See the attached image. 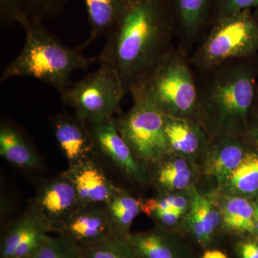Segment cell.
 Here are the masks:
<instances>
[{"instance_id":"1","label":"cell","mask_w":258,"mask_h":258,"mask_svg":"<svg viewBox=\"0 0 258 258\" xmlns=\"http://www.w3.org/2000/svg\"><path fill=\"white\" fill-rule=\"evenodd\" d=\"M172 22L166 0H132L106 35L98 55L119 76L125 93L144 82L172 48Z\"/></svg>"},{"instance_id":"2","label":"cell","mask_w":258,"mask_h":258,"mask_svg":"<svg viewBox=\"0 0 258 258\" xmlns=\"http://www.w3.org/2000/svg\"><path fill=\"white\" fill-rule=\"evenodd\" d=\"M246 59L200 71L197 79L198 115L220 131L243 123L257 98L255 74Z\"/></svg>"},{"instance_id":"3","label":"cell","mask_w":258,"mask_h":258,"mask_svg":"<svg viewBox=\"0 0 258 258\" xmlns=\"http://www.w3.org/2000/svg\"><path fill=\"white\" fill-rule=\"evenodd\" d=\"M20 25L25 31V46L5 68L1 82L13 77H32L62 93L69 87L73 73L86 69L92 62L79 49L64 46L41 20L26 17Z\"/></svg>"},{"instance_id":"4","label":"cell","mask_w":258,"mask_h":258,"mask_svg":"<svg viewBox=\"0 0 258 258\" xmlns=\"http://www.w3.org/2000/svg\"><path fill=\"white\" fill-rule=\"evenodd\" d=\"M133 91L143 93L166 115L190 120L198 114V81L181 51L172 49Z\"/></svg>"},{"instance_id":"5","label":"cell","mask_w":258,"mask_h":258,"mask_svg":"<svg viewBox=\"0 0 258 258\" xmlns=\"http://www.w3.org/2000/svg\"><path fill=\"white\" fill-rule=\"evenodd\" d=\"M258 51V23L250 10L217 18L191 62L199 71L248 58Z\"/></svg>"},{"instance_id":"6","label":"cell","mask_w":258,"mask_h":258,"mask_svg":"<svg viewBox=\"0 0 258 258\" xmlns=\"http://www.w3.org/2000/svg\"><path fill=\"white\" fill-rule=\"evenodd\" d=\"M131 94L133 106L115 120L117 129L137 160L157 162L170 152L165 113L143 93L133 91Z\"/></svg>"},{"instance_id":"7","label":"cell","mask_w":258,"mask_h":258,"mask_svg":"<svg viewBox=\"0 0 258 258\" xmlns=\"http://www.w3.org/2000/svg\"><path fill=\"white\" fill-rule=\"evenodd\" d=\"M125 93L116 71L101 64L98 71L68 87L61 95L64 104L74 108L78 118L94 124L114 118Z\"/></svg>"},{"instance_id":"8","label":"cell","mask_w":258,"mask_h":258,"mask_svg":"<svg viewBox=\"0 0 258 258\" xmlns=\"http://www.w3.org/2000/svg\"><path fill=\"white\" fill-rule=\"evenodd\" d=\"M80 205L74 185L62 174L39 189L31 208L50 232H57Z\"/></svg>"},{"instance_id":"9","label":"cell","mask_w":258,"mask_h":258,"mask_svg":"<svg viewBox=\"0 0 258 258\" xmlns=\"http://www.w3.org/2000/svg\"><path fill=\"white\" fill-rule=\"evenodd\" d=\"M57 233L79 247L116 236L105 205H80Z\"/></svg>"},{"instance_id":"10","label":"cell","mask_w":258,"mask_h":258,"mask_svg":"<svg viewBox=\"0 0 258 258\" xmlns=\"http://www.w3.org/2000/svg\"><path fill=\"white\" fill-rule=\"evenodd\" d=\"M50 232L32 209L10 224L1 237L0 258H32Z\"/></svg>"},{"instance_id":"11","label":"cell","mask_w":258,"mask_h":258,"mask_svg":"<svg viewBox=\"0 0 258 258\" xmlns=\"http://www.w3.org/2000/svg\"><path fill=\"white\" fill-rule=\"evenodd\" d=\"M87 123L66 115L54 120V134L61 152L70 166L92 159L97 150L96 141Z\"/></svg>"},{"instance_id":"12","label":"cell","mask_w":258,"mask_h":258,"mask_svg":"<svg viewBox=\"0 0 258 258\" xmlns=\"http://www.w3.org/2000/svg\"><path fill=\"white\" fill-rule=\"evenodd\" d=\"M92 160L70 166L62 175L74 185L81 205H106L118 187Z\"/></svg>"},{"instance_id":"13","label":"cell","mask_w":258,"mask_h":258,"mask_svg":"<svg viewBox=\"0 0 258 258\" xmlns=\"http://www.w3.org/2000/svg\"><path fill=\"white\" fill-rule=\"evenodd\" d=\"M91 125L98 150L120 169L136 179H143V171L130 147L120 136L114 118Z\"/></svg>"},{"instance_id":"14","label":"cell","mask_w":258,"mask_h":258,"mask_svg":"<svg viewBox=\"0 0 258 258\" xmlns=\"http://www.w3.org/2000/svg\"><path fill=\"white\" fill-rule=\"evenodd\" d=\"M83 2L91 26V37L84 46H87L98 37L106 36L119 21L131 3L130 0H83Z\"/></svg>"},{"instance_id":"15","label":"cell","mask_w":258,"mask_h":258,"mask_svg":"<svg viewBox=\"0 0 258 258\" xmlns=\"http://www.w3.org/2000/svg\"><path fill=\"white\" fill-rule=\"evenodd\" d=\"M0 154L5 160L21 169L38 167L39 159L25 137L13 127L2 125Z\"/></svg>"},{"instance_id":"16","label":"cell","mask_w":258,"mask_h":258,"mask_svg":"<svg viewBox=\"0 0 258 258\" xmlns=\"http://www.w3.org/2000/svg\"><path fill=\"white\" fill-rule=\"evenodd\" d=\"M142 201L130 196L117 188L106 203L107 212L115 235L126 240L129 229L136 217L142 210Z\"/></svg>"},{"instance_id":"17","label":"cell","mask_w":258,"mask_h":258,"mask_svg":"<svg viewBox=\"0 0 258 258\" xmlns=\"http://www.w3.org/2000/svg\"><path fill=\"white\" fill-rule=\"evenodd\" d=\"M189 225L194 237L203 246L211 242L219 224L220 216L206 198L195 192L191 203Z\"/></svg>"},{"instance_id":"18","label":"cell","mask_w":258,"mask_h":258,"mask_svg":"<svg viewBox=\"0 0 258 258\" xmlns=\"http://www.w3.org/2000/svg\"><path fill=\"white\" fill-rule=\"evenodd\" d=\"M165 132L170 151L195 154L201 145V135L191 120L166 115Z\"/></svg>"},{"instance_id":"19","label":"cell","mask_w":258,"mask_h":258,"mask_svg":"<svg viewBox=\"0 0 258 258\" xmlns=\"http://www.w3.org/2000/svg\"><path fill=\"white\" fill-rule=\"evenodd\" d=\"M243 149L234 140H225L214 149L206 172L220 181L230 177L244 157Z\"/></svg>"},{"instance_id":"20","label":"cell","mask_w":258,"mask_h":258,"mask_svg":"<svg viewBox=\"0 0 258 258\" xmlns=\"http://www.w3.org/2000/svg\"><path fill=\"white\" fill-rule=\"evenodd\" d=\"M126 241L138 258H179L172 244L157 232L130 234Z\"/></svg>"},{"instance_id":"21","label":"cell","mask_w":258,"mask_h":258,"mask_svg":"<svg viewBox=\"0 0 258 258\" xmlns=\"http://www.w3.org/2000/svg\"><path fill=\"white\" fill-rule=\"evenodd\" d=\"M222 215L224 223L229 230L242 233L256 232L254 211L245 199H230L224 205Z\"/></svg>"},{"instance_id":"22","label":"cell","mask_w":258,"mask_h":258,"mask_svg":"<svg viewBox=\"0 0 258 258\" xmlns=\"http://www.w3.org/2000/svg\"><path fill=\"white\" fill-rule=\"evenodd\" d=\"M180 25L185 35L195 37L208 15L210 0H173Z\"/></svg>"},{"instance_id":"23","label":"cell","mask_w":258,"mask_h":258,"mask_svg":"<svg viewBox=\"0 0 258 258\" xmlns=\"http://www.w3.org/2000/svg\"><path fill=\"white\" fill-rule=\"evenodd\" d=\"M80 247L83 258H138L126 240L117 236Z\"/></svg>"},{"instance_id":"24","label":"cell","mask_w":258,"mask_h":258,"mask_svg":"<svg viewBox=\"0 0 258 258\" xmlns=\"http://www.w3.org/2000/svg\"><path fill=\"white\" fill-rule=\"evenodd\" d=\"M229 178L231 184L241 192L258 191V155L253 153L246 154Z\"/></svg>"},{"instance_id":"25","label":"cell","mask_w":258,"mask_h":258,"mask_svg":"<svg viewBox=\"0 0 258 258\" xmlns=\"http://www.w3.org/2000/svg\"><path fill=\"white\" fill-rule=\"evenodd\" d=\"M191 172L187 163L182 159L165 163L158 171L159 184L169 189H180L189 184Z\"/></svg>"},{"instance_id":"26","label":"cell","mask_w":258,"mask_h":258,"mask_svg":"<svg viewBox=\"0 0 258 258\" xmlns=\"http://www.w3.org/2000/svg\"><path fill=\"white\" fill-rule=\"evenodd\" d=\"M32 258H83L81 247L58 235H47Z\"/></svg>"},{"instance_id":"27","label":"cell","mask_w":258,"mask_h":258,"mask_svg":"<svg viewBox=\"0 0 258 258\" xmlns=\"http://www.w3.org/2000/svg\"><path fill=\"white\" fill-rule=\"evenodd\" d=\"M25 16L34 20H42L59 14L68 0H20Z\"/></svg>"},{"instance_id":"28","label":"cell","mask_w":258,"mask_h":258,"mask_svg":"<svg viewBox=\"0 0 258 258\" xmlns=\"http://www.w3.org/2000/svg\"><path fill=\"white\" fill-rule=\"evenodd\" d=\"M25 16L20 0H0V21L4 27L14 23H21Z\"/></svg>"},{"instance_id":"29","label":"cell","mask_w":258,"mask_h":258,"mask_svg":"<svg viewBox=\"0 0 258 258\" xmlns=\"http://www.w3.org/2000/svg\"><path fill=\"white\" fill-rule=\"evenodd\" d=\"M257 7L258 0H217L218 18Z\"/></svg>"},{"instance_id":"30","label":"cell","mask_w":258,"mask_h":258,"mask_svg":"<svg viewBox=\"0 0 258 258\" xmlns=\"http://www.w3.org/2000/svg\"><path fill=\"white\" fill-rule=\"evenodd\" d=\"M181 212L174 208L166 210H158L153 212L149 217H155L164 225L171 226L175 225L179 220Z\"/></svg>"},{"instance_id":"31","label":"cell","mask_w":258,"mask_h":258,"mask_svg":"<svg viewBox=\"0 0 258 258\" xmlns=\"http://www.w3.org/2000/svg\"><path fill=\"white\" fill-rule=\"evenodd\" d=\"M241 258H258V242L255 241H244L238 246Z\"/></svg>"},{"instance_id":"32","label":"cell","mask_w":258,"mask_h":258,"mask_svg":"<svg viewBox=\"0 0 258 258\" xmlns=\"http://www.w3.org/2000/svg\"><path fill=\"white\" fill-rule=\"evenodd\" d=\"M171 200L173 208L181 212V213H184L185 210H186V206H187L186 200L182 197H175L173 196V195H171Z\"/></svg>"},{"instance_id":"33","label":"cell","mask_w":258,"mask_h":258,"mask_svg":"<svg viewBox=\"0 0 258 258\" xmlns=\"http://www.w3.org/2000/svg\"><path fill=\"white\" fill-rule=\"evenodd\" d=\"M202 258H228L227 254L218 249H209L204 253Z\"/></svg>"},{"instance_id":"34","label":"cell","mask_w":258,"mask_h":258,"mask_svg":"<svg viewBox=\"0 0 258 258\" xmlns=\"http://www.w3.org/2000/svg\"><path fill=\"white\" fill-rule=\"evenodd\" d=\"M254 224H255L256 231L258 232V208L254 211Z\"/></svg>"},{"instance_id":"35","label":"cell","mask_w":258,"mask_h":258,"mask_svg":"<svg viewBox=\"0 0 258 258\" xmlns=\"http://www.w3.org/2000/svg\"><path fill=\"white\" fill-rule=\"evenodd\" d=\"M254 18H255L256 20H257V22L258 23V7H257V10H256L255 14H254Z\"/></svg>"},{"instance_id":"36","label":"cell","mask_w":258,"mask_h":258,"mask_svg":"<svg viewBox=\"0 0 258 258\" xmlns=\"http://www.w3.org/2000/svg\"><path fill=\"white\" fill-rule=\"evenodd\" d=\"M257 119H258V112H257Z\"/></svg>"},{"instance_id":"37","label":"cell","mask_w":258,"mask_h":258,"mask_svg":"<svg viewBox=\"0 0 258 258\" xmlns=\"http://www.w3.org/2000/svg\"><path fill=\"white\" fill-rule=\"evenodd\" d=\"M130 1H131V2H132V0H130Z\"/></svg>"}]
</instances>
